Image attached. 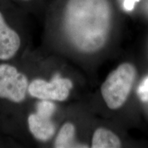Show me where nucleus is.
Segmentation results:
<instances>
[{
    "mask_svg": "<svg viewBox=\"0 0 148 148\" xmlns=\"http://www.w3.org/2000/svg\"><path fill=\"white\" fill-rule=\"evenodd\" d=\"M42 38L58 35L74 50L92 54L103 48L114 21L111 0H49Z\"/></svg>",
    "mask_w": 148,
    "mask_h": 148,
    "instance_id": "obj_1",
    "label": "nucleus"
},
{
    "mask_svg": "<svg viewBox=\"0 0 148 148\" xmlns=\"http://www.w3.org/2000/svg\"><path fill=\"white\" fill-rule=\"evenodd\" d=\"M34 60L31 50L18 60L0 62V116L15 115L33 101L28 86Z\"/></svg>",
    "mask_w": 148,
    "mask_h": 148,
    "instance_id": "obj_2",
    "label": "nucleus"
},
{
    "mask_svg": "<svg viewBox=\"0 0 148 148\" xmlns=\"http://www.w3.org/2000/svg\"><path fill=\"white\" fill-rule=\"evenodd\" d=\"M30 16L14 3L0 0V62L18 60L32 50Z\"/></svg>",
    "mask_w": 148,
    "mask_h": 148,
    "instance_id": "obj_3",
    "label": "nucleus"
},
{
    "mask_svg": "<svg viewBox=\"0 0 148 148\" xmlns=\"http://www.w3.org/2000/svg\"><path fill=\"white\" fill-rule=\"evenodd\" d=\"M44 53L36 51L34 68L28 86L31 100L47 99L63 102L68 99L73 88V83L60 72L49 73L46 70Z\"/></svg>",
    "mask_w": 148,
    "mask_h": 148,
    "instance_id": "obj_4",
    "label": "nucleus"
},
{
    "mask_svg": "<svg viewBox=\"0 0 148 148\" xmlns=\"http://www.w3.org/2000/svg\"><path fill=\"white\" fill-rule=\"evenodd\" d=\"M136 75L135 67L128 62L120 64L109 74L101 87V95L109 108L115 110L124 104Z\"/></svg>",
    "mask_w": 148,
    "mask_h": 148,
    "instance_id": "obj_5",
    "label": "nucleus"
},
{
    "mask_svg": "<svg viewBox=\"0 0 148 148\" xmlns=\"http://www.w3.org/2000/svg\"><path fill=\"white\" fill-rule=\"evenodd\" d=\"M76 127L71 121H66L59 127L51 141L54 148L81 147L76 141Z\"/></svg>",
    "mask_w": 148,
    "mask_h": 148,
    "instance_id": "obj_6",
    "label": "nucleus"
},
{
    "mask_svg": "<svg viewBox=\"0 0 148 148\" xmlns=\"http://www.w3.org/2000/svg\"><path fill=\"white\" fill-rule=\"evenodd\" d=\"M121 140L116 135L106 128L99 127L94 132L91 140L92 148H119Z\"/></svg>",
    "mask_w": 148,
    "mask_h": 148,
    "instance_id": "obj_7",
    "label": "nucleus"
},
{
    "mask_svg": "<svg viewBox=\"0 0 148 148\" xmlns=\"http://www.w3.org/2000/svg\"><path fill=\"white\" fill-rule=\"evenodd\" d=\"M11 2L30 16L42 19L49 0H5Z\"/></svg>",
    "mask_w": 148,
    "mask_h": 148,
    "instance_id": "obj_8",
    "label": "nucleus"
},
{
    "mask_svg": "<svg viewBox=\"0 0 148 148\" xmlns=\"http://www.w3.org/2000/svg\"><path fill=\"white\" fill-rule=\"evenodd\" d=\"M139 0H124L123 1V6L126 10L130 11L134 9V4L136 2H138Z\"/></svg>",
    "mask_w": 148,
    "mask_h": 148,
    "instance_id": "obj_9",
    "label": "nucleus"
},
{
    "mask_svg": "<svg viewBox=\"0 0 148 148\" xmlns=\"http://www.w3.org/2000/svg\"><path fill=\"white\" fill-rule=\"evenodd\" d=\"M140 92H148V79H146L145 81H144V82L142 84L140 88Z\"/></svg>",
    "mask_w": 148,
    "mask_h": 148,
    "instance_id": "obj_10",
    "label": "nucleus"
}]
</instances>
